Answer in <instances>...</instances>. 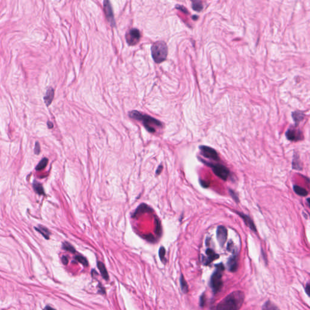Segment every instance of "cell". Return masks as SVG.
Segmentation results:
<instances>
[{
  "mask_svg": "<svg viewBox=\"0 0 310 310\" xmlns=\"http://www.w3.org/2000/svg\"><path fill=\"white\" fill-rule=\"evenodd\" d=\"M244 298V294L240 291L233 292L218 303L216 310H239L243 304Z\"/></svg>",
  "mask_w": 310,
  "mask_h": 310,
  "instance_id": "cell-1",
  "label": "cell"
},
{
  "mask_svg": "<svg viewBox=\"0 0 310 310\" xmlns=\"http://www.w3.org/2000/svg\"><path fill=\"white\" fill-rule=\"evenodd\" d=\"M129 116L132 119L142 121L144 127L150 133H155L156 131L155 127H162V124L159 120L136 110L129 112Z\"/></svg>",
  "mask_w": 310,
  "mask_h": 310,
  "instance_id": "cell-2",
  "label": "cell"
},
{
  "mask_svg": "<svg viewBox=\"0 0 310 310\" xmlns=\"http://www.w3.org/2000/svg\"><path fill=\"white\" fill-rule=\"evenodd\" d=\"M168 54V48L166 43L163 41H157L151 47V55L154 61L159 64L165 61Z\"/></svg>",
  "mask_w": 310,
  "mask_h": 310,
  "instance_id": "cell-3",
  "label": "cell"
},
{
  "mask_svg": "<svg viewBox=\"0 0 310 310\" xmlns=\"http://www.w3.org/2000/svg\"><path fill=\"white\" fill-rule=\"evenodd\" d=\"M216 270L212 274L210 279V287L214 294L219 292L223 286L222 273L225 267L222 263L216 265Z\"/></svg>",
  "mask_w": 310,
  "mask_h": 310,
  "instance_id": "cell-4",
  "label": "cell"
},
{
  "mask_svg": "<svg viewBox=\"0 0 310 310\" xmlns=\"http://www.w3.org/2000/svg\"><path fill=\"white\" fill-rule=\"evenodd\" d=\"M207 165L211 167L214 173L219 178L224 181H226L229 178L230 171L225 166L220 164H210L207 163Z\"/></svg>",
  "mask_w": 310,
  "mask_h": 310,
  "instance_id": "cell-5",
  "label": "cell"
},
{
  "mask_svg": "<svg viewBox=\"0 0 310 310\" xmlns=\"http://www.w3.org/2000/svg\"><path fill=\"white\" fill-rule=\"evenodd\" d=\"M141 36L140 30L137 29H131L126 34L125 39L129 46H134L140 41Z\"/></svg>",
  "mask_w": 310,
  "mask_h": 310,
  "instance_id": "cell-6",
  "label": "cell"
},
{
  "mask_svg": "<svg viewBox=\"0 0 310 310\" xmlns=\"http://www.w3.org/2000/svg\"><path fill=\"white\" fill-rule=\"evenodd\" d=\"M201 155L205 157L208 158L214 161H218L219 156L216 151L213 148L205 146V145H201L199 147Z\"/></svg>",
  "mask_w": 310,
  "mask_h": 310,
  "instance_id": "cell-7",
  "label": "cell"
},
{
  "mask_svg": "<svg viewBox=\"0 0 310 310\" xmlns=\"http://www.w3.org/2000/svg\"><path fill=\"white\" fill-rule=\"evenodd\" d=\"M104 11L105 14V17L107 21L110 24L112 27H115V20L114 18L113 9L110 1H104Z\"/></svg>",
  "mask_w": 310,
  "mask_h": 310,
  "instance_id": "cell-8",
  "label": "cell"
},
{
  "mask_svg": "<svg viewBox=\"0 0 310 310\" xmlns=\"http://www.w3.org/2000/svg\"><path fill=\"white\" fill-rule=\"evenodd\" d=\"M287 139L292 141H298L303 139V134L300 130L296 129H289L286 132Z\"/></svg>",
  "mask_w": 310,
  "mask_h": 310,
  "instance_id": "cell-9",
  "label": "cell"
},
{
  "mask_svg": "<svg viewBox=\"0 0 310 310\" xmlns=\"http://www.w3.org/2000/svg\"><path fill=\"white\" fill-rule=\"evenodd\" d=\"M227 230L224 226H219L216 231L217 240L219 245L222 246L225 244L227 239Z\"/></svg>",
  "mask_w": 310,
  "mask_h": 310,
  "instance_id": "cell-10",
  "label": "cell"
},
{
  "mask_svg": "<svg viewBox=\"0 0 310 310\" xmlns=\"http://www.w3.org/2000/svg\"><path fill=\"white\" fill-rule=\"evenodd\" d=\"M227 266L229 270L231 272H235L237 270L238 258L236 255L231 256L228 260Z\"/></svg>",
  "mask_w": 310,
  "mask_h": 310,
  "instance_id": "cell-11",
  "label": "cell"
},
{
  "mask_svg": "<svg viewBox=\"0 0 310 310\" xmlns=\"http://www.w3.org/2000/svg\"><path fill=\"white\" fill-rule=\"evenodd\" d=\"M237 214H238L240 217L244 221V222L246 224V225H247L250 229L253 230V231H256V226L253 222V221L252 220V219L250 218V217L249 216H248V215L246 214H245L244 213H240V212H239V211H236Z\"/></svg>",
  "mask_w": 310,
  "mask_h": 310,
  "instance_id": "cell-12",
  "label": "cell"
},
{
  "mask_svg": "<svg viewBox=\"0 0 310 310\" xmlns=\"http://www.w3.org/2000/svg\"><path fill=\"white\" fill-rule=\"evenodd\" d=\"M206 255L207 256V257L205 259V262H204V264L205 265H209L213 261L216 260V259L219 257V256L218 254H216L213 250L210 249V248H208L206 250Z\"/></svg>",
  "mask_w": 310,
  "mask_h": 310,
  "instance_id": "cell-13",
  "label": "cell"
},
{
  "mask_svg": "<svg viewBox=\"0 0 310 310\" xmlns=\"http://www.w3.org/2000/svg\"><path fill=\"white\" fill-rule=\"evenodd\" d=\"M152 211H153L152 209H151V208L149 206H148L147 205L145 204H143L140 205V206L138 207L134 213L133 215V217L135 218L136 216H140V215H141L142 214H144L145 213L152 212Z\"/></svg>",
  "mask_w": 310,
  "mask_h": 310,
  "instance_id": "cell-14",
  "label": "cell"
},
{
  "mask_svg": "<svg viewBox=\"0 0 310 310\" xmlns=\"http://www.w3.org/2000/svg\"><path fill=\"white\" fill-rule=\"evenodd\" d=\"M54 94H55V93H54V90L53 89V88L52 87L49 88L46 92L45 96H44V102H45L47 106H49L50 104H51L52 101L53 99V98H54Z\"/></svg>",
  "mask_w": 310,
  "mask_h": 310,
  "instance_id": "cell-15",
  "label": "cell"
},
{
  "mask_svg": "<svg viewBox=\"0 0 310 310\" xmlns=\"http://www.w3.org/2000/svg\"><path fill=\"white\" fill-rule=\"evenodd\" d=\"M97 265L101 272V274H102V276L103 277L104 279H105L106 281H108L109 279V276L108 273H107V271L106 270L104 264L101 262H98Z\"/></svg>",
  "mask_w": 310,
  "mask_h": 310,
  "instance_id": "cell-16",
  "label": "cell"
},
{
  "mask_svg": "<svg viewBox=\"0 0 310 310\" xmlns=\"http://www.w3.org/2000/svg\"><path fill=\"white\" fill-rule=\"evenodd\" d=\"M35 229L36 230V231L40 232L46 239H49L50 235V232L49 231V230L47 229V228L40 225L38 226V227H35Z\"/></svg>",
  "mask_w": 310,
  "mask_h": 310,
  "instance_id": "cell-17",
  "label": "cell"
},
{
  "mask_svg": "<svg viewBox=\"0 0 310 310\" xmlns=\"http://www.w3.org/2000/svg\"><path fill=\"white\" fill-rule=\"evenodd\" d=\"M293 190L294 192L300 196H306L308 195V192L307 190L302 187L298 185H294Z\"/></svg>",
  "mask_w": 310,
  "mask_h": 310,
  "instance_id": "cell-18",
  "label": "cell"
},
{
  "mask_svg": "<svg viewBox=\"0 0 310 310\" xmlns=\"http://www.w3.org/2000/svg\"><path fill=\"white\" fill-rule=\"evenodd\" d=\"M292 115H293V118L294 119V121L297 124L299 123L302 120H303L305 116L304 114L300 112H294V113H293Z\"/></svg>",
  "mask_w": 310,
  "mask_h": 310,
  "instance_id": "cell-19",
  "label": "cell"
},
{
  "mask_svg": "<svg viewBox=\"0 0 310 310\" xmlns=\"http://www.w3.org/2000/svg\"><path fill=\"white\" fill-rule=\"evenodd\" d=\"M33 187H34V190L35 191V192L36 193H38V194H40V195L44 194V189H43L42 186L41 185V183L37 182L36 181H35L34 182Z\"/></svg>",
  "mask_w": 310,
  "mask_h": 310,
  "instance_id": "cell-20",
  "label": "cell"
},
{
  "mask_svg": "<svg viewBox=\"0 0 310 310\" xmlns=\"http://www.w3.org/2000/svg\"><path fill=\"white\" fill-rule=\"evenodd\" d=\"M180 284L182 292L184 293H187L188 292V287L187 282L185 281L183 275H181L180 278Z\"/></svg>",
  "mask_w": 310,
  "mask_h": 310,
  "instance_id": "cell-21",
  "label": "cell"
},
{
  "mask_svg": "<svg viewBox=\"0 0 310 310\" xmlns=\"http://www.w3.org/2000/svg\"><path fill=\"white\" fill-rule=\"evenodd\" d=\"M262 310H279V309L270 301H267L263 306Z\"/></svg>",
  "mask_w": 310,
  "mask_h": 310,
  "instance_id": "cell-22",
  "label": "cell"
},
{
  "mask_svg": "<svg viewBox=\"0 0 310 310\" xmlns=\"http://www.w3.org/2000/svg\"><path fill=\"white\" fill-rule=\"evenodd\" d=\"M293 168L297 170H300L302 169V166L301 165L300 161L298 157H294L293 161Z\"/></svg>",
  "mask_w": 310,
  "mask_h": 310,
  "instance_id": "cell-23",
  "label": "cell"
},
{
  "mask_svg": "<svg viewBox=\"0 0 310 310\" xmlns=\"http://www.w3.org/2000/svg\"><path fill=\"white\" fill-rule=\"evenodd\" d=\"M47 163H48V159H47V158H43V159L39 162V164H38L37 166L36 167V170H41L44 169L47 165Z\"/></svg>",
  "mask_w": 310,
  "mask_h": 310,
  "instance_id": "cell-24",
  "label": "cell"
},
{
  "mask_svg": "<svg viewBox=\"0 0 310 310\" xmlns=\"http://www.w3.org/2000/svg\"><path fill=\"white\" fill-rule=\"evenodd\" d=\"M192 8L195 11L200 12V11L202 10V9H203V5H202V4L201 1H193L192 2Z\"/></svg>",
  "mask_w": 310,
  "mask_h": 310,
  "instance_id": "cell-25",
  "label": "cell"
},
{
  "mask_svg": "<svg viewBox=\"0 0 310 310\" xmlns=\"http://www.w3.org/2000/svg\"><path fill=\"white\" fill-rule=\"evenodd\" d=\"M62 248L63 249H64L66 251L72 253H75L76 252V250L74 248L73 246L71 244L66 242L62 244Z\"/></svg>",
  "mask_w": 310,
  "mask_h": 310,
  "instance_id": "cell-26",
  "label": "cell"
},
{
  "mask_svg": "<svg viewBox=\"0 0 310 310\" xmlns=\"http://www.w3.org/2000/svg\"><path fill=\"white\" fill-rule=\"evenodd\" d=\"M75 259L77 260L78 262H80L81 263L83 264V265H84V266L86 267H87L88 265V261L87 260V259L85 258L84 256H75Z\"/></svg>",
  "mask_w": 310,
  "mask_h": 310,
  "instance_id": "cell-27",
  "label": "cell"
},
{
  "mask_svg": "<svg viewBox=\"0 0 310 310\" xmlns=\"http://www.w3.org/2000/svg\"><path fill=\"white\" fill-rule=\"evenodd\" d=\"M165 255H166V249L164 247V246H161L159 251V256L161 261L164 263H166V262Z\"/></svg>",
  "mask_w": 310,
  "mask_h": 310,
  "instance_id": "cell-28",
  "label": "cell"
},
{
  "mask_svg": "<svg viewBox=\"0 0 310 310\" xmlns=\"http://www.w3.org/2000/svg\"><path fill=\"white\" fill-rule=\"evenodd\" d=\"M155 222H156V231H155L157 235L161 236L162 234V228H161V223L159 222V220L157 219H156Z\"/></svg>",
  "mask_w": 310,
  "mask_h": 310,
  "instance_id": "cell-29",
  "label": "cell"
},
{
  "mask_svg": "<svg viewBox=\"0 0 310 310\" xmlns=\"http://www.w3.org/2000/svg\"><path fill=\"white\" fill-rule=\"evenodd\" d=\"M229 193L230 194V195L231 196V197L233 198V199L235 200L236 202H239V198H238V196L237 194L234 192L233 190H229Z\"/></svg>",
  "mask_w": 310,
  "mask_h": 310,
  "instance_id": "cell-30",
  "label": "cell"
},
{
  "mask_svg": "<svg viewBox=\"0 0 310 310\" xmlns=\"http://www.w3.org/2000/svg\"><path fill=\"white\" fill-rule=\"evenodd\" d=\"M205 294H203L200 297L199 305L201 307H203L205 305Z\"/></svg>",
  "mask_w": 310,
  "mask_h": 310,
  "instance_id": "cell-31",
  "label": "cell"
},
{
  "mask_svg": "<svg viewBox=\"0 0 310 310\" xmlns=\"http://www.w3.org/2000/svg\"><path fill=\"white\" fill-rule=\"evenodd\" d=\"M227 250L229 251H231L232 253H234V245H233V243L232 241H230L229 242V244H228V245H227Z\"/></svg>",
  "mask_w": 310,
  "mask_h": 310,
  "instance_id": "cell-32",
  "label": "cell"
},
{
  "mask_svg": "<svg viewBox=\"0 0 310 310\" xmlns=\"http://www.w3.org/2000/svg\"><path fill=\"white\" fill-rule=\"evenodd\" d=\"M35 153L36 155H39L40 153V144L36 142V144H35Z\"/></svg>",
  "mask_w": 310,
  "mask_h": 310,
  "instance_id": "cell-33",
  "label": "cell"
},
{
  "mask_svg": "<svg viewBox=\"0 0 310 310\" xmlns=\"http://www.w3.org/2000/svg\"><path fill=\"white\" fill-rule=\"evenodd\" d=\"M145 238L147 240H148V241H150V242H154L155 241V238L151 235H146V236H145Z\"/></svg>",
  "mask_w": 310,
  "mask_h": 310,
  "instance_id": "cell-34",
  "label": "cell"
},
{
  "mask_svg": "<svg viewBox=\"0 0 310 310\" xmlns=\"http://www.w3.org/2000/svg\"><path fill=\"white\" fill-rule=\"evenodd\" d=\"M176 8H177V9H179V10H181V11H182L183 12H184V13L188 14V12H187V9H186L184 7H183V6H181V5H177V6H176Z\"/></svg>",
  "mask_w": 310,
  "mask_h": 310,
  "instance_id": "cell-35",
  "label": "cell"
},
{
  "mask_svg": "<svg viewBox=\"0 0 310 310\" xmlns=\"http://www.w3.org/2000/svg\"><path fill=\"white\" fill-rule=\"evenodd\" d=\"M62 263H64V265H67V264L68 263V259L67 257V256H62Z\"/></svg>",
  "mask_w": 310,
  "mask_h": 310,
  "instance_id": "cell-36",
  "label": "cell"
},
{
  "mask_svg": "<svg viewBox=\"0 0 310 310\" xmlns=\"http://www.w3.org/2000/svg\"><path fill=\"white\" fill-rule=\"evenodd\" d=\"M162 169H163V166H162L161 165V166H159V167H158L157 169L156 170V175H159L161 173Z\"/></svg>",
  "mask_w": 310,
  "mask_h": 310,
  "instance_id": "cell-37",
  "label": "cell"
},
{
  "mask_svg": "<svg viewBox=\"0 0 310 310\" xmlns=\"http://www.w3.org/2000/svg\"><path fill=\"white\" fill-rule=\"evenodd\" d=\"M99 292L101 294H105V288L104 287H102V285H101V283H100V286L99 285Z\"/></svg>",
  "mask_w": 310,
  "mask_h": 310,
  "instance_id": "cell-38",
  "label": "cell"
},
{
  "mask_svg": "<svg viewBox=\"0 0 310 310\" xmlns=\"http://www.w3.org/2000/svg\"><path fill=\"white\" fill-rule=\"evenodd\" d=\"M47 126H48L49 129H52L53 127V124L52 122H51L50 121H48L47 122Z\"/></svg>",
  "mask_w": 310,
  "mask_h": 310,
  "instance_id": "cell-39",
  "label": "cell"
},
{
  "mask_svg": "<svg viewBox=\"0 0 310 310\" xmlns=\"http://www.w3.org/2000/svg\"><path fill=\"white\" fill-rule=\"evenodd\" d=\"M309 285L307 283V287H306V293L308 295H309Z\"/></svg>",
  "mask_w": 310,
  "mask_h": 310,
  "instance_id": "cell-40",
  "label": "cell"
},
{
  "mask_svg": "<svg viewBox=\"0 0 310 310\" xmlns=\"http://www.w3.org/2000/svg\"><path fill=\"white\" fill-rule=\"evenodd\" d=\"M44 310H56V309H53V308L50 307H49V306H47V307H46L45 308H44Z\"/></svg>",
  "mask_w": 310,
  "mask_h": 310,
  "instance_id": "cell-41",
  "label": "cell"
}]
</instances>
